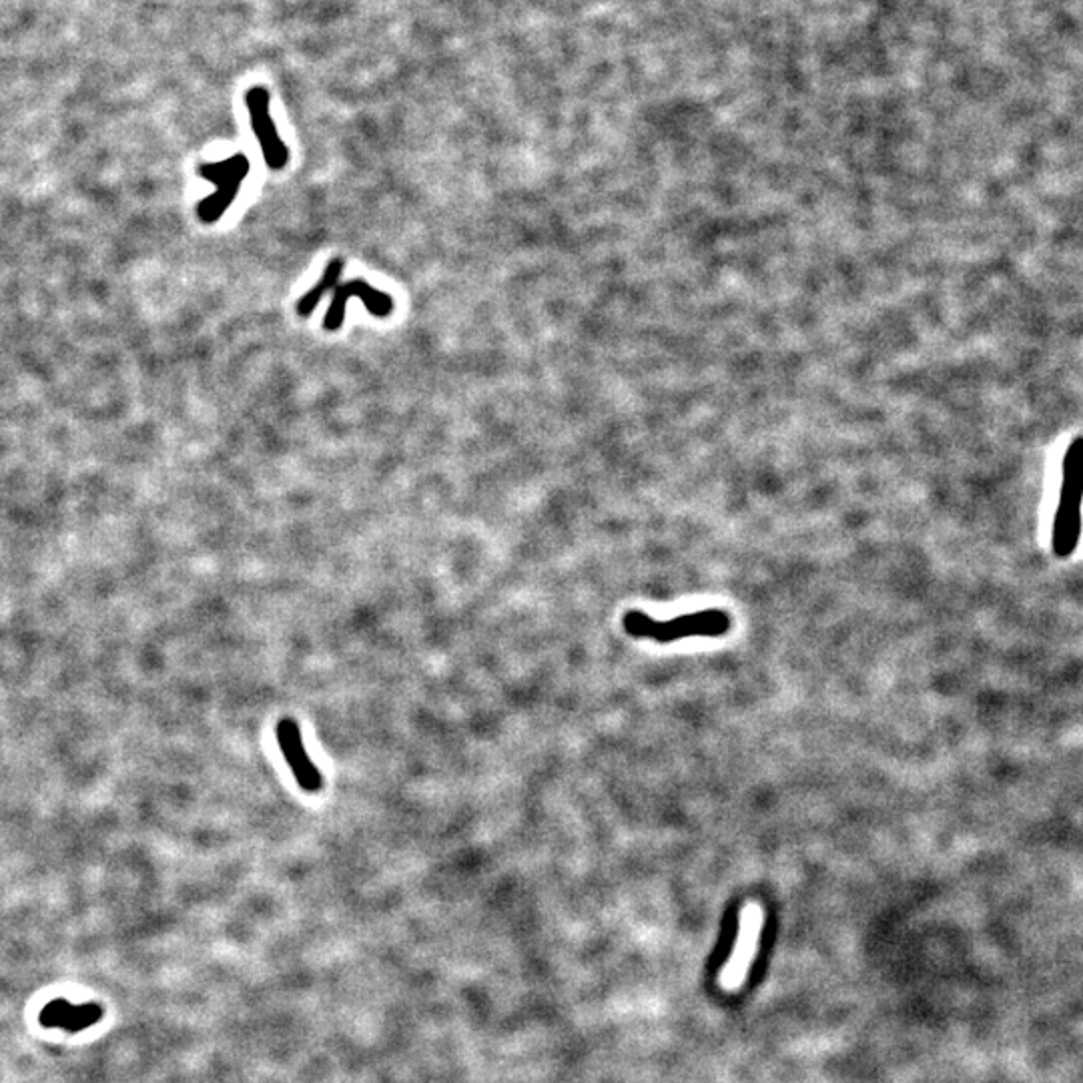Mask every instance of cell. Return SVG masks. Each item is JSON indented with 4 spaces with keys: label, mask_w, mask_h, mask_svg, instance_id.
Wrapping results in <instances>:
<instances>
[{
    "label": "cell",
    "mask_w": 1083,
    "mask_h": 1083,
    "mask_svg": "<svg viewBox=\"0 0 1083 1083\" xmlns=\"http://www.w3.org/2000/svg\"><path fill=\"white\" fill-rule=\"evenodd\" d=\"M762 928H765V913L761 905L749 903L740 911L729 959L720 968L717 978V983L725 993H739L745 988V983L749 980L750 968L759 953Z\"/></svg>",
    "instance_id": "3957f363"
},
{
    "label": "cell",
    "mask_w": 1083,
    "mask_h": 1083,
    "mask_svg": "<svg viewBox=\"0 0 1083 1083\" xmlns=\"http://www.w3.org/2000/svg\"><path fill=\"white\" fill-rule=\"evenodd\" d=\"M354 297L364 303L365 310L372 313L374 317H379V320H386V317H389L394 313V300H392L389 293L379 292L377 287H374L370 282H365V280H350V282L340 283L334 290V297H332V303H330V310H327L325 317H323L325 332H337V330H342V325L345 322L347 302L354 300Z\"/></svg>",
    "instance_id": "8992f818"
},
{
    "label": "cell",
    "mask_w": 1083,
    "mask_h": 1083,
    "mask_svg": "<svg viewBox=\"0 0 1083 1083\" xmlns=\"http://www.w3.org/2000/svg\"><path fill=\"white\" fill-rule=\"evenodd\" d=\"M245 104H247V111H250L251 129H253V135L257 139V143H260L261 153H263V159H265V165L271 171H283V169L290 165L292 153H290L287 145L283 143L280 131H277V125H275V121L271 117L270 91L265 87H251L247 94H245Z\"/></svg>",
    "instance_id": "5b68a950"
},
{
    "label": "cell",
    "mask_w": 1083,
    "mask_h": 1083,
    "mask_svg": "<svg viewBox=\"0 0 1083 1083\" xmlns=\"http://www.w3.org/2000/svg\"><path fill=\"white\" fill-rule=\"evenodd\" d=\"M101 1003L89 1001L77 1005L73 1001L57 998L47 1003L39 1013V1023L44 1030H63L67 1033H81L103 1020Z\"/></svg>",
    "instance_id": "ba28073f"
},
{
    "label": "cell",
    "mask_w": 1083,
    "mask_h": 1083,
    "mask_svg": "<svg viewBox=\"0 0 1083 1083\" xmlns=\"http://www.w3.org/2000/svg\"><path fill=\"white\" fill-rule=\"evenodd\" d=\"M277 740H280L283 757H285L295 781L303 791L312 792V794L322 791V775L315 769L307 750L303 747L302 730L297 727V722L292 719H283L277 725Z\"/></svg>",
    "instance_id": "52a82bcc"
},
{
    "label": "cell",
    "mask_w": 1083,
    "mask_h": 1083,
    "mask_svg": "<svg viewBox=\"0 0 1083 1083\" xmlns=\"http://www.w3.org/2000/svg\"><path fill=\"white\" fill-rule=\"evenodd\" d=\"M251 163L243 153L223 159L217 163H205L199 168V175L213 183L215 191L203 199L198 205V217L201 223L211 225L221 220V215L233 205L243 181L250 175Z\"/></svg>",
    "instance_id": "277c9868"
},
{
    "label": "cell",
    "mask_w": 1083,
    "mask_h": 1083,
    "mask_svg": "<svg viewBox=\"0 0 1083 1083\" xmlns=\"http://www.w3.org/2000/svg\"><path fill=\"white\" fill-rule=\"evenodd\" d=\"M1083 436L1073 439L1063 459L1062 496L1053 520L1052 548L1057 558H1070L1082 536Z\"/></svg>",
    "instance_id": "7a4b0ae2"
},
{
    "label": "cell",
    "mask_w": 1083,
    "mask_h": 1083,
    "mask_svg": "<svg viewBox=\"0 0 1083 1083\" xmlns=\"http://www.w3.org/2000/svg\"><path fill=\"white\" fill-rule=\"evenodd\" d=\"M626 635L640 640H652L658 645H670L685 638H720L729 635L732 620L727 610H698L670 620H657L642 610H628L623 616Z\"/></svg>",
    "instance_id": "6da1fadb"
},
{
    "label": "cell",
    "mask_w": 1083,
    "mask_h": 1083,
    "mask_svg": "<svg viewBox=\"0 0 1083 1083\" xmlns=\"http://www.w3.org/2000/svg\"><path fill=\"white\" fill-rule=\"evenodd\" d=\"M342 273H344V260L337 257V260L330 261V265L323 271L320 282L315 283L303 297H300V302H297L300 317H310L315 312V307L322 302L323 295L334 292L335 287L340 285Z\"/></svg>",
    "instance_id": "9c48e42d"
}]
</instances>
